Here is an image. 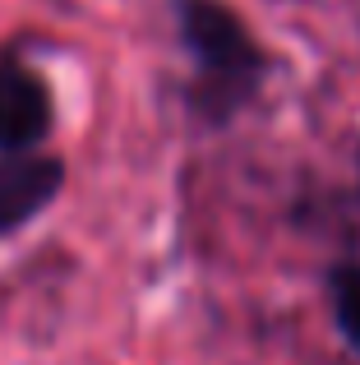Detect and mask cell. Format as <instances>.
I'll list each match as a JSON object with an SVG mask.
<instances>
[{
    "instance_id": "6da1fadb",
    "label": "cell",
    "mask_w": 360,
    "mask_h": 365,
    "mask_svg": "<svg viewBox=\"0 0 360 365\" xmlns=\"http://www.w3.org/2000/svg\"><path fill=\"white\" fill-rule=\"evenodd\" d=\"M185 42L198 56V65L222 83H250L259 74V46L250 42L240 19L213 0L185 5Z\"/></svg>"
},
{
    "instance_id": "7a4b0ae2",
    "label": "cell",
    "mask_w": 360,
    "mask_h": 365,
    "mask_svg": "<svg viewBox=\"0 0 360 365\" xmlns=\"http://www.w3.org/2000/svg\"><path fill=\"white\" fill-rule=\"evenodd\" d=\"M51 130V98L18 61H0V153H23Z\"/></svg>"
},
{
    "instance_id": "3957f363",
    "label": "cell",
    "mask_w": 360,
    "mask_h": 365,
    "mask_svg": "<svg viewBox=\"0 0 360 365\" xmlns=\"http://www.w3.org/2000/svg\"><path fill=\"white\" fill-rule=\"evenodd\" d=\"M60 162L55 158H28L5 153L0 158V236L18 232L28 217H37L60 190Z\"/></svg>"
},
{
    "instance_id": "277c9868",
    "label": "cell",
    "mask_w": 360,
    "mask_h": 365,
    "mask_svg": "<svg viewBox=\"0 0 360 365\" xmlns=\"http://www.w3.org/2000/svg\"><path fill=\"white\" fill-rule=\"evenodd\" d=\"M333 310H337V324H342L346 342L360 351V264L333 273Z\"/></svg>"
}]
</instances>
